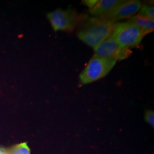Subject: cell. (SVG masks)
Listing matches in <instances>:
<instances>
[{"instance_id": "1", "label": "cell", "mask_w": 154, "mask_h": 154, "mask_svg": "<svg viewBox=\"0 0 154 154\" xmlns=\"http://www.w3.org/2000/svg\"><path fill=\"white\" fill-rule=\"evenodd\" d=\"M81 21L78 37L94 49L112 35L116 25V22L87 16L82 17Z\"/></svg>"}, {"instance_id": "2", "label": "cell", "mask_w": 154, "mask_h": 154, "mask_svg": "<svg viewBox=\"0 0 154 154\" xmlns=\"http://www.w3.org/2000/svg\"><path fill=\"white\" fill-rule=\"evenodd\" d=\"M116 61L93 55L79 75L82 85L94 82L106 76L112 70Z\"/></svg>"}, {"instance_id": "3", "label": "cell", "mask_w": 154, "mask_h": 154, "mask_svg": "<svg viewBox=\"0 0 154 154\" xmlns=\"http://www.w3.org/2000/svg\"><path fill=\"white\" fill-rule=\"evenodd\" d=\"M112 35L122 48L127 49L138 45L144 36L139 28L129 22L116 23Z\"/></svg>"}, {"instance_id": "4", "label": "cell", "mask_w": 154, "mask_h": 154, "mask_svg": "<svg viewBox=\"0 0 154 154\" xmlns=\"http://www.w3.org/2000/svg\"><path fill=\"white\" fill-rule=\"evenodd\" d=\"M48 18L55 32L59 30L72 32L80 22L81 17L73 10L57 9L48 14Z\"/></svg>"}, {"instance_id": "5", "label": "cell", "mask_w": 154, "mask_h": 154, "mask_svg": "<svg viewBox=\"0 0 154 154\" xmlns=\"http://www.w3.org/2000/svg\"><path fill=\"white\" fill-rule=\"evenodd\" d=\"M131 53L130 49L122 48L111 35L94 49V55L117 61L126 59Z\"/></svg>"}, {"instance_id": "6", "label": "cell", "mask_w": 154, "mask_h": 154, "mask_svg": "<svg viewBox=\"0 0 154 154\" xmlns=\"http://www.w3.org/2000/svg\"><path fill=\"white\" fill-rule=\"evenodd\" d=\"M141 6L142 4L140 1H124L109 14L102 19L116 22L122 19L130 18L140 10Z\"/></svg>"}, {"instance_id": "7", "label": "cell", "mask_w": 154, "mask_h": 154, "mask_svg": "<svg viewBox=\"0 0 154 154\" xmlns=\"http://www.w3.org/2000/svg\"><path fill=\"white\" fill-rule=\"evenodd\" d=\"M124 1L122 0H100L93 8L89 9V13L95 17L103 18L113 11Z\"/></svg>"}, {"instance_id": "8", "label": "cell", "mask_w": 154, "mask_h": 154, "mask_svg": "<svg viewBox=\"0 0 154 154\" xmlns=\"http://www.w3.org/2000/svg\"><path fill=\"white\" fill-rule=\"evenodd\" d=\"M128 22L132 23L139 28L144 35L154 31V20L137 15L129 18Z\"/></svg>"}, {"instance_id": "9", "label": "cell", "mask_w": 154, "mask_h": 154, "mask_svg": "<svg viewBox=\"0 0 154 154\" xmlns=\"http://www.w3.org/2000/svg\"><path fill=\"white\" fill-rule=\"evenodd\" d=\"M7 154H30V150L27 143H22L13 147Z\"/></svg>"}, {"instance_id": "10", "label": "cell", "mask_w": 154, "mask_h": 154, "mask_svg": "<svg viewBox=\"0 0 154 154\" xmlns=\"http://www.w3.org/2000/svg\"><path fill=\"white\" fill-rule=\"evenodd\" d=\"M138 15L147 18L154 20V6H149L148 5L142 6L139 10V13Z\"/></svg>"}, {"instance_id": "11", "label": "cell", "mask_w": 154, "mask_h": 154, "mask_svg": "<svg viewBox=\"0 0 154 154\" xmlns=\"http://www.w3.org/2000/svg\"><path fill=\"white\" fill-rule=\"evenodd\" d=\"M145 120L152 127L154 126V112L153 111L148 110L145 114Z\"/></svg>"}, {"instance_id": "12", "label": "cell", "mask_w": 154, "mask_h": 154, "mask_svg": "<svg viewBox=\"0 0 154 154\" xmlns=\"http://www.w3.org/2000/svg\"><path fill=\"white\" fill-rule=\"evenodd\" d=\"M98 2V1L97 0H85L82 1L83 4L88 7L89 9L93 8L97 4Z\"/></svg>"}, {"instance_id": "13", "label": "cell", "mask_w": 154, "mask_h": 154, "mask_svg": "<svg viewBox=\"0 0 154 154\" xmlns=\"http://www.w3.org/2000/svg\"><path fill=\"white\" fill-rule=\"evenodd\" d=\"M0 154H7V151L2 148H0Z\"/></svg>"}]
</instances>
